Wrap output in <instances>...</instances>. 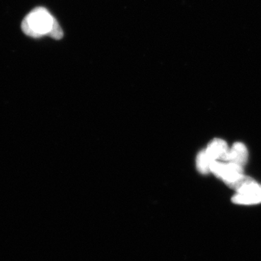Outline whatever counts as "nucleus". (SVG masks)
I'll return each mask as SVG.
<instances>
[{"mask_svg":"<svg viewBox=\"0 0 261 261\" xmlns=\"http://www.w3.org/2000/svg\"><path fill=\"white\" fill-rule=\"evenodd\" d=\"M57 23L56 19L46 8L39 7L24 18L21 29L25 35L35 39L46 36L50 37Z\"/></svg>","mask_w":261,"mask_h":261,"instance_id":"nucleus-1","label":"nucleus"},{"mask_svg":"<svg viewBox=\"0 0 261 261\" xmlns=\"http://www.w3.org/2000/svg\"><path fill=\"white\" fill-rule=\"evenodd\" d=\"M210 171L217 177L224 180V182L233 181L243 176V167L233 163L224 164L217 161H213L211 164Z\"/></svg>","mask_w":261,"mask_h":261,"instance_id":"nucleus-2","label":"nucleus"},{"mask_svg":"<svg viewBox=\"0 0 261 261\" xmlns=\"http://www.w3.org/2000/svg\"><path fill=\"white\" fill-rule=\"evenodd\" d=\"M228 152L229 149L228 148L227 144L221 139H214L205 149L206 154L212 162L217 160L227 161Z\"/></svg>","mask_w":261,"mask_h":261,"instance_id":"nucleus-3","label":"nucleus"},{"mask_svg":"<svg viewBox=\"0 0 261 261\" xmlns=\"http://www.w3.org/2000/svg\"><path fill=\"white\" fill-rule=\"evenodd\" d=\"M233 203L238 205H254L261 202V186L255 187L246 192L238 193L231 199Z\"/></svg>","mask_w":261,"mask_h":261,"instance_id":"nucleus-4","label":"nucleus"},{"mask_svg":"<svg viewBox=\"0 0 261 261\" xmlns=\"http://www.w3.org/2000/svg\"><path fill=\"white\" fill-rule=\"evenodd\" d=\"M248 159V152L246 146L241 142H236L228 152V162L235 163L243 167Z\"/></svg>","mask_w":261,"mask_h":261,"instance_id":"nucleus-5","label":"nucleus"},{"mask_svg":"<svg viewBox=\"0 0 261 261\" xmlns=\"http://www.w3.org/2000/svg\"><path fill=\"white\" fill-rule=\"evenodd\" d=\"M230 188L238 191V193L246 192L247 190H251L258 186L257 182L253 178L248 176H242L231 181L225 182Z\"/></svg>","mask_w":261,"mask_h":261,"instance_id":"nucleus-6","label":"nucleus"},{"mask_svg":"<svg viewBox=\"0 0 261 261\" xmlns=\"http://www.w3.org/2000/svg\"><path fill=\"white\" fill-rule=\"evenodd\" d=\"M212 161L209 159L207 154H206L205 150L201 151L197 155V167L198 171L201 173L206 174L210 172L211 164Z\"/></svg>","mask_w":261,"mask_h":261,"instance_id":"nucleus-7","label":"nucleus"}]
</instances>
